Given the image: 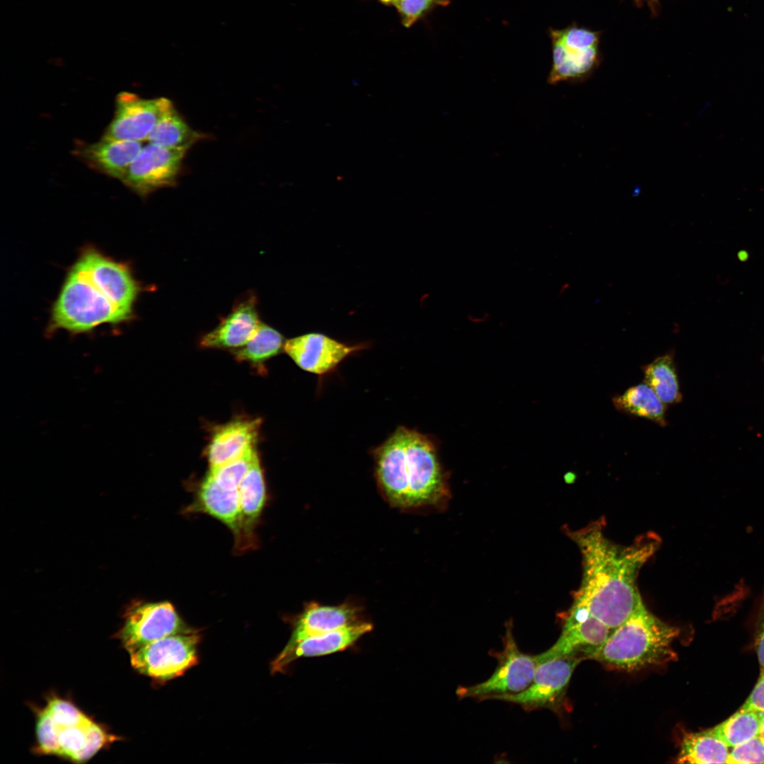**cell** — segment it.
Returning a JSON list of instances; mask_svg holds the SVG:
<instances>
[{"mask_svg": "<svg viewBox=\"0 0 764 764\" xmlns=\"http://www.w3.org/2000/svg\"><path fill=\"white\" fill-rule=\"evenodd\" d=\"M602 521L567 531L582 557V580L574 599L610 630L643 603L637 587L642 567L654 554L659 538L651 533L623 546L609 540Z\"/></svg>", "mask_w": 764, "mask_h": 764, "instance_id": "1", "label": "cell"}, {"mask_svg": "<svg viewBox=\"0 0 764 764\" xmlns=\"http://www.w3.org/2000/svg\"><path fill=\"white\" fill-rule=\"evenodd\" d=\"M373 453L377 485L391 506L412 509L447 500L446 475L429 436L400 426Z\"/></svg>", "mask_w": 764, "mask_h": 764, "instance_id": "2", "label": "cell"}, {"mask_svg": "<svg viewBox=\"0 0 764 764\" xmlns=\"http://www.w3.org/2000/svg\"><path fill=\"white\" fill-rule=\"evenodd\" d=\"M678 635L676 627L661 621L642 603L626 620L612 630L591 659L627 671L662 664L676 657L673 644Z\"/></svg>", "mask_w": 764, "mask_h": 764, "instance_id": "3", "label": "cell"}, {"mask_svg": "<svg viewBox=\"0 0 764 764\" xmlns=\"http://www.w3.org/2000/svg\"><path fill=\"white\" fill-rule=\"evenodd\" d=\"M132 317L111 302L74 264L53 305L50 328L78 334L103 324L124 323Z\"/></svg>", "mask_w": 764, "mask_h": 764, "instance_id": "4", "label": "cell"}, {"mask_svg": "<svg viewBox=\"0 0 764 764\" xmlns=\"http://www.w3.org/2000/svg\"><path fill=\"white\" fill-rule=\"evenodd\" d=\"M601 33L573 23L560 29H550L552 64L548 76L550 84L580 83L589 79L602 59Z\"/></svg>", "mask_w": 764, "mask_h": 764, "instance_id": "5", "label": "cell"}, {"mask_svg": "<svg viewBox=\"0 0 764 764\" xmlns=\"http://www.w3.org/2000/svg\"><path fill=\"white\" fill-rule=\"evenodd\" d=\"M503 648L494 654L497 659L496 669L487 680L469 686H460L456 690L461 699L478 700H499L518 694L531 683L538 667L536 655L522 652L515 640L511 622L506 624Z\"/></svg>", "mask_w": 764, "mask_h": 764, "instance_id": "6", "label": "cell"}, {"mask_svg": "<svg viewBox=\"0 0 764 764\" xmlns=\"http://www.w3.org/2000/svg\"><path fill=\"white\" fill-rule=\"evenodd\" d=\"M199 640L194 630L161 638L129 652L131 665L154 678H173L197 664Z\"/></svg>", "mask_w": 764, "mask_h": 764, "instance_id": "7", "label": "cell"}, {"mask_svg": "<svg viewBox=\"0 0 764 764\" xmlns=\"http://www.w3.org/2000/svg\"><path fill=\"white\" fill-rule=\"evenodd\" d=\"M611 631L583 604L574 599L563 616L559 638L548 650L536 655L538 664L567 656L591 659Z\"/></svg>", "mask_w": 764, "mask_h": 764, "instance_id": "8", "label": "cell"}, {"mask_svg": "<svg viewBox=\"0 0 764 764\" xmlns=\"http://www.w3.org/2000/svg\"><path fill=\"white\" fill-rule=\"evenodd\" d=\"M193 631L169 602H135L126 611L119 637L128 652L168 635Z\"/></svg>", "mask_w": 764, "mask_h": 764, "instance_id": "9", "label": "cell"}, {"mask_svg": "<svg viewBox=\"0 0 764 764\" xmlns=\"http://www.w3.org/2000/svg\"><path fill=\"white\" fill-rule=\"evenodd\" d=\"M187 151L148 142L132 161L121 182L142 197L161 188L175 186Z\"/></svg>", "mask_w": 764, "mask_h": 764, "instance_id": "10", "label": "cell"}, {"mask_svg": "<svg viewBox=\"0 0 764 764\" xmlns=\"http://www.w3.org/2000/svg\"><path fill=\"white\" fill-rule=\"evenodd\" d=\"M75 265L111 302L132 315L141 286L128 266L92 248L85 249Z\"/></svg>", "mask_w": 764, "mask_h": 764, "instance_id": "11", "label": "cell"}, {"mask_svg": "<svg viewBox=\"0 0 764 764\" xmlns=\"http://www.w3.org/2000/svg\"><path fill=\"white\" fill-rule=\"evenodd\" d=\"M582 659L567 656L540 663L528 688L499 700L514 703L526 710L555 709L565 696L572 673Z\"/></svg>", "mask_w": 764, "mask_h": 764, "instance_id": "12", "label": "cell"}, {"mask_svg": "<svg viewBox=\"0 0 764 764\" xmlns=\"http://www.w3.org/2000/svg\"><path fill=\"white\" fill-rule=\"evenodd\" d=\"M165 98L145 99L122 91L115 98L114 115L102 138L142 142L158 118Z\"/></svg>", "mask_w": 764, "mask_h": 764, "instance_id": "13", "label": "cell"}, {"mask_svg": "<svg viewBox=\"0 0 764 764\" xmlns=\"http://www.w3.org/2000/svg\"><path fill=\"white\" fill-rule=\"evenodd\" d=\"M366 347V344L348 345L322 333L311 332L286 340L283 349L301 369L325 375L348 356Z\"/></svg>", "mask_w": 764, "mask_h": 764, "instance_id": "14", "label": "cell"}, {"mask_svg": "<svg viewBox=\"0 0 764 764\" xmlns=\"http://www.w3.org/2000/svg\"><path fill=\"white\" fill-rule=\"evenodd\" d=\"M257 306L254 294L238 301L218 325L202 337L200 345L204 348L233 349L244 345L261 323Z\"/></svg>", "mask_w": 764, "mask_h": 764, "instance_id": "15", "label": "cell"}, {"mask_svg": "<svg viewBox=\"0 0 764 764\" xmlns=\"http://www.w3.org/2000/svg\"><path fill=\"white\" fill-rule=\"evenodd\" d=\"M373 625L361 620L352 625L308 637L288 651H282L272 664V671H283L301 657L321 656L344 651L371 632Z\"/></svg>", "mask_w": 764, "mask_h": 764, "instance_id": "16", "label": "cell"}, {"mask_svg": "<svg viewBox=\"0 0 764 764\" xmlns=\"http://www.w3.org/2000/svg\"><path fill=\"white\" fill-rule=\"evenodd\" d=\"M361 609L352 603L337 606L307 604L296 619L291 637L282 651H288L302 640L362 620Z\"/></svg>", "mask_w": 764, "mask_h": 764, "instance_id": "17", "label": "cell"}, {"mask_svg": "<svg viewBox=\"0 0 764 764\" xmlns=\"http://www.w3.org/2000/svg\"><path fill=\"white\" fill-rule=\"evenodd\" d=\"M143 146L140 141L101 138L75 152L90 168L121 181Z\"/></svg>", "mask_w": 764, "mask_h": 764, "instance_id": "18", "label": "cell"}, {"mask_svg": "<svg viewBox=\"0 0 764 764\" xmlns=\"http://www.w3.org/2000/svg\"><path fill=\"white\" fill-rule=\"evenodd\" d=\"M260 424V419H238L217 429L207 449L210 468L228 463L254 446Z\"/></svg>", "mask_w": 764, "mask_h": 764, "instance_id": "19", "label": "cell"}, {"mask_svg": "<svg viewBox=\"0 0 764 764\" xmlns=\"http://www.w3.org/2000/svg\"><path fill=\"white\" fill-rule=\"evenodd\" d=\"M110 741L112 735L93 721L79 726L58 727L57 755L83 763Z\"/></svg>", "mask_w": 764, "mask_h": 764, "instance_id": "20", "label": "cell"}, {"mask_svg": "<svg viewBox=\"0 0 764 764\" xmlns=\"http://www.w3.org/2000/svg\"><path fill=\"white\" fill-rule=\"evenodd\" d=\"M204 134L193 130L177 111L173 103L165 98L161 112L150 132L149 143L168 149L188 150Z\"/></svg>", "mask_w": 764, "mask_h": 764, "instance_id": "21", "label": "cell"}, {"mask_svg": "<svg viewBox=\"0 0 764 764\" xmlns=\"http://www.w3.org/2000/svg\"><path fill=\"white\" fill-rule=\"evenodd\" d=\"M198 497L201 509L225 523L238 538L240 534L238 489L224 488L209 473L200 486Z\"/></svg>", "mask_w": 764, "mask_h": 764, "instance_id": "22", "label": "cell"}, {"mask_svg": "<svg viewBox=\"0 0 764 764\" xmlns=\"http://www.w3.org/2000/svg\"><path fill=\"white\" fill-rule=\"evenodd\" d=\"M240 501V534L238 542L244 537L253 538L254 526L257 521L265 502V486L258 456L241 482Z\"/></svg>", "mask_w": 764, "mask_h": 764, "instance_id": "23", "label": "cell"}, {"mask_svg": "<svg viewBox=\"0 0 764 764\" xmlns=\"http://www.w3.org/2000/svg\"><path fill=\"white\" fill-rule=\"evenodd\" d=\"M612 401L615 408L620 412L649 419L661 427L668 424L666 405L644 382L615 395Z\"/></svg>", "mask_w": 764, "mask_h": 764, "instance_id": "24", "label": "cell"}, {"mask_svg": "<svg viewBox=\"0 0 764 764\" xmlns=\"http://www.w3.org/2000/svg\"><path fill=\"white\" fill-rule=\"evenodd\" d=\"M642 369L644 382L664 403L674 405L681 402L683 396L674 361V350L656 357L642 366Z\"/></svg>", "mask_w": 764, "mask_h": 764, "instance_id": "25", "label": "cell"}, {"mask_svg": "<svg viewBox=\"0 0 764 764\" xmlns=\"http://www.w3.org/2000/svg\"><path fill=\"white\" fill-rule=\"evenodd\" d=\"M729 747L711 729L685 735L677 757L680 763H729Z\"/></svg>", "mask_w": 764, "mask_h": 764, "instance_id": "26", "label": "cell"}, {"mask_svg": "<svg viewBox=\"0 0 764 764\" xmlns=\"http://www.w3.org/2000/svg\"><path fill=\"white\" fill-rule=\"evenodd\" d=\"M285 342L279 332L261 322L250 340L233 354L238 361L260 364L279 354Z\"/></svg>", "mask_w": 764, "mask_h": 764, "instance_id": "27", "label": "cell"}, {"mask_svg": "<svg viewBox=\"0 0 764 764\" xmlns=\"http://www.w3.org/2000/svg\"><path fill=\"white\" fill-rule=\"evenodd\" d=\"M760 729L758 712L739 709L711 730L729 748H734L759 736Z\"/></svg>", "mask_w": 764, "mask_h": 764, "instance_id": "28", "label": "cell"}, {"mask_svg": "<svg viewBox=\"0 0 764 764\" xmlns=\"http://www.w3.org/2000/svg\"><path fill=\"white\" fill-rule=\"evenodd\" d=\"M257 456L255 446H252L236 458L221 465L210 468L209 473L224 488L238 490Z\"/></svg>", "mask_w": 764, "mask_h": 764, "instance_id": "29", "label": "cell"}, {"mask_svg": "<svg viewBox=\"0 0 764 764\" xmlns=\"http://www.w3.org/2000/svg\"><path fill=\"white\" fill-rule=\"evenodd\" d=\"M45 708L59 728L82 725L92 721L74 704L58 698L51 699Z\"/></svg>", "mask_w": 764, "mask_h": 764, "instance_id": "30", "label": "cell"}, {"mask_svg": "<svg viewBox=\"0 0 764 764\" xmlns=\"http://www.w3.org/2000/svg\"><path fill=\"white\" fill-rule=\"evenodd\" d=\"M448 0H396L393 4L401 23L409 28L438 6H446Z\"/></svg>", "mask_w": 764, "mask_h": 764, "instance_id": "31", "label": "cell"}, {"mask_svg": "<svg viewBox=\"0 0 764 764\" xmlns=\"http://www.w3.org/2000/svg\"><path fill=\"white\" fill-rule=\"evenodd\" d=\"M36 735L40 753L57 755L58 727L46 708L38 714Z\"/></svg>", "mask_w": 764, "mask_h": 764, "instance_id": "32", "label": "cell"}, {"mask_svg": "<svg viewBox=\"0 0 764 764\" xmlns=\"http://www.w3.org/2000/svg\"><path fill=\"white\" fill-rule=\"evenodd\" d=\"M729 763H764V741L758 736L732 748Z\"/></svg>", "mask_w": 764, "mask_h": 764, "instance_id": "33", "label": "cell"}, {"mask_svg": "<svg viewBox=\"0 0 764 764\" xmlns=\"http://www.w3.org/2000/svg\"><path fill=\"white\" fill-rule=\"evenodd\" d=\"M739 709L764 712V670H762L753 690Z\"/></svg>", "mask_w": 764, "mask_h": 764, "instance_id": "34", "label": "cell"}, {"mask_svg": "<svg viewBox=\"0 0 764 764\" xmlns=\"http://www.w3.org/2000/svg\"><path fill=\"white\" fill-rule=\"evenodd\" d=\"M760 606V623L756 646L760 665L762 670H764V595Z\"/></svg>", "mask_w": 764, "mask_h": 764, "instance_id": "35", "label": "cell"}, {"mask_svg": "<svg viewBox=\"0 0 764 764\" xmlns=\"http://www.w3.org/2000/svg\"><path fill=\"white\" fill-rule=\"evenodd\" d=\"M467 319L475 323H481L487 321L490 317L491 313L488 311H484L480 313H468L467 315Z\"/></svg>", "mask_w": 764, "mask_h": 764, "instance_id": "36", "label": "cell"}, {"mask_svg": "<svg viewBox=\"0 0 764 764\" xmlns=\"http://www.w3.org/2000/svg\"><path fill=\"white\" fill-rule=\"evenodd\" d=\"M637 5H642L646 2L654 14H656L659 4L658 0H634Z\"/></svg>", "mask_w": 764, "mask_h": 764, "instance_id": "37", "label": "cell"}, {"mask_svg": "<svg viewBox=\"0 0 764 764\" xmlns=\"http://www.w3.org/2000/svg\"><path fill=\"white\" fill-rule=\"evenodd\" d=\"M760 718V729L759 736L764 741V712H759Z\"/></svg>", "mask_w": 764, "mask_h": 764, "instance_id": "38", "label": "cell"}, {"mask_svg": "<svg viewBox=\"0 0 764 764\" xmlns=\"http://www.w3.org/2000/svg\"><path fill=\"white\" fill-rule=\"evenodd\" d=\"M378 1L380 2H381V3H383V4H386V5H390V4L393 5L396 0H378Z\"/></svg>", "mask_w": 764, "mask_h": 764, "instance_id": "39", "label": "cell"}]
</instances>
